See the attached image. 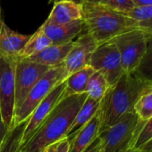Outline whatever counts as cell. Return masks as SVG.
I'll return each mask as SVG.
<instances>
[{"label":"cell","mask_w":152,"mask_h":152,"mask_svg":"<svg viewBox=\"0 0 152 152\" xmlns=\"http://www.w3.org/2000/svg\"><path fill=\"white\" fill-rule=\"evenodd\" d=\"M101 149V140L98 137L83 152H100Z\"/></svg>","instance_id":"f1b7e54d"},{"label":"cell","mask_w":152,"mask_h":152,"mask_svg":"<svg viewBox=\"0 0 152 152\" xmlns=\"http://www.w3.org/2000/svg\"><path fill=\"white\" fill-rule=\"evenodd\" d=\"M84 30L98 45L110 41L133 29L132 20L124 13L110 7L85 3L82 5Z\"/></svg>","instance_id":"3957f363"},{"label":"cell","mask_w":152,"mask_h":152,"mask_svg":"<svg viewBox=\"0 0 152 152\" xmlns=\"http://www.w3.org/2000/svg\"><path fill=\"white\" fill-rule=\"evenodd\" d=\"M152 140V117L147 121H140L139 127L135 132L131 149L138 150L146 143Z\"/></svg>","instance_id":"d4e9b609"},{"label":"cell","mask_w":152,"mask_h":152,"mask_svg":"<svg viewBox=\"0 0 152 152\" xmlns=\"http://www.w3.org/2000/svg\"><path fill=\"white\" fill-rule=\"evenodd\" d=\"M89 65L95 72L103 74L110 86H113L124 73L118 48L112 40L97 47Z\"/></svg>","instance_id":"ba28073f"},{"label":"cell","mask_w":152,"mask_h":152,"mask_svg":"<svg viewBox=\"0 0 152 152\" xmlns=\"http://www.w3.org/2000/svg\"><path fill=\"white\" fill-rule=\"evenodd\" d=\"M147 35L132 29L112 39L118 48L122 66L125 73H133L139 66L147 48Z\"/></svg>","instance_id":"8992f818"},{"label":"cell","mask_w":152,"mask_h":152,"mask_svg":"<svg viewBox=\"0 0 152 152\" xmlns=\"http://www.w3.org/2000/svg\"><path fill=\"white\" fill-rule=\"evenodd\" d=\"M101 4L107 6V7H110L112 8H115V9H117L115 4L114 2V0H101Z\"/></svg>","instance_id":"836d02e7"},{"label":"cell","mask_w":152,"mask_h":152,"mask_svg":"<svg viewBox=\"0 0 152 152\" xmlns=\"http://www.w3.org/2000/svg\"><path fill=\"white\" fill-rule=\"evenodd\" d=\"M114 2L116 6L117 10L124 14H126L135 7L132 2V0H114Z\"/></svg>","instance_id":"484cf974"},{"label":"cell","mask_w":152,"mask_h":152,"mask_svg":"<svg viewBox=\"0 0 152 152\" xmlns=\"http://www.w3.org/2000/svg\"><path fill=\"white\" fill-rule=\"evenodd\" d=\"M50 45H52L51 40L44 34L40 28H39L37 31L31 35L29 40L22 50L19 58H29Z\"/></svg>","instance_id":"ffe728a7"},{"label":"cell","mask_w":152,"mask_h":152,"mask_svg":"<svg viewBox=\"0 0 152 152\" xmlns=\"http://www.w3.org/2000/svg\"><path fill=\"white\" fill-rule=\"evenodd\" d=\"M49 69L48 66L28 59L17 58L15 69V110L22 105L31 88Z\"/></svg>","instance_id":"9c48e42d"},{"label":"cell","mask_w":152,"mask_h":152,"mask_svg":"<svg viewBox=\"0 0 152 152\" xmlns=\"http://www.w3.org/2000/svg\"><path fill=\"white\" fill-rule=\"evenodd\" d=\"M56 146H57V142L56 143H53L48 147H46L41 152H56Z\"/></svg>","instance_id":"d6a6232c"},{"label":"cell","mask_w":152,"mask_h":152,"mask_svg":"<svg viewBox=\"0 0 152 152\" xmlns=\"http://www.w3.org/2000/svg\"><path fill=\"white\" fill-rule=\"evenodd\" d=\"M87 97L86 93H83L60 100L34 135L22 147V152H41L46 147L65 138Z\"/></svg>","instance_id":"7a4b0ae2"},{"label":"cell","mask_w":152,"mask_h":152,"mask_svg":"<svg viewBox=\"0 0 152 152\" xmlns=\"http://www.w3.org/2000/svg\"><path fill=\"white\" fill-rule=\"evenodd\" d=\"M2 17H3V16H1V17H0V20H1V18H2Z\"/></svg>","instance_id":"74e56055"},{"label":"cell","mask_w":152,"mask_h":152,"mask_svg":"<svg viewBox=\"0 0 152 152\" xmlns=\"http://www.w3.org/2000/svg\"><path fill=\"white\" fill-rule=\"evenodd\" d=\"M67 76L64 65L50 68L31 88L22 105L15 110L13 126L20 124L27 120L37 106L56 85L63 83Z\"/></svg>","instance_id":"277c9868"},{"label":"cell","mask_w":152,"mask_h":152,"mask_svg":"<svg viewBox=\"0 0 152 152\" xmlns=\"http://www.w3.org/2000/svg\"><path fill=\"white\" fill-rule=\"evenodd\" d=\"M150 88L151 82L138 78L133 73L124 72L113 86H110L100 101L99 133L115 124L127 113L133 111L139 97Z\"/></svg>","instance_id":"6da1fadb"},{"label":"cell","mask_w":152,"mask_h":152,"mask_svg":"<svg viewBox=\"0 0 152 152\" xmlns=\"http://www.w3.org/2000/svg\"><path fill=\"white\" fill-rule=\"evenodd\" d=\"M140 120L134 111L124 115L115 124L99 133L100 152H126L131 149Z\"/></svg>","instance_id":"5b68a950"},{"label":"cell","mask_w":152,"mask_h":152,"mask_svg":"<svg viewBox=\"0 0 152 152\" xmlns=\"http://www.w3.org/2000/svg\"><path fill=\"white\" fill-rule=\"evenodd\" d=\"M99 107L100 101L87 97L86 100L81 107L77 115H76L73 122L72 123L65 137L69 140H71L96 115V114L99 112Z\"/></svg>","instance_id":"e0dca14e"},{"label":"cell","mask_w":152,"mask_h":152,"mask_svg":"<svg viewBox=\"0 0 152 152\" xmlns=\"http://www.w3.org/2000/svg\"><path fill=\"white\" fill-rule=\"evenodd\" d=\"M8 132H9V129L6 126L5 123L2 119L1 113H0V149H1V148L5 142V140L8 134Z\"/></svg>","instance_id":"4316f807"},{"label":"cell","mask_w":152,"mask_h":152,"mask_svg":"<svg viewBox=\"0 0 152 152\" xmlns=\"http://www.w3.org/2000/svg\"><path fill=\"white\" fill-rule=\"evenodd\" d=\"M64 88L65 83L64 81L60 84L56 85L31 113L30 117L27 119V124L23 136L22 147L30 140V139L34 135V133L41 125V124L44 122V120L48 117V115L51 113L54 107L62 99Z\"/></svg>","instance_id":"30bf717a"},{"label":"cell","mask_w":152,"mask_h":152,"mask_svg":"<svg viewBox=\"0 0 152 152\" xmlns=\"http://www.w3.org/2000/svg\"><path fill=\"white\" fill-rule=\"evenodd\" d=\"M100 119L96 115L70 140L69 152H83L99 135Z\"/></svg>","instance_id":"2e32d148"},{"label":"cell","mask_w":152,"mask_h":152,"mask_svg":"<svg viewBox=\"0 0 152 152\" xmlns=\"http://www.w3.org/2000/svg\"><path fill=\"white\" fill-rule=\"evenodd\" d=\"M30 37L31 35L13 31L7 25L2 17L0 20V56L9 59L19 58Z\"/></svg>","instance_id":"7c38bea8"},{"label":"cell","mask_w":152,"mask_h":152,"mask_svg":"<svg viewBox=\"0 0 152 152\" xmlns=\"http://www.w3.org/2000/svg\"><path fill=\"white\" fill-rule=\"evenodd\" d=\"M69 149H70V140L66 137L57 141L56 152H69Z\"/></svg>","instance_id":"83f0119b"},{"label":"cell","mask_w":152,"mask_h":152,"mask_svg":"<svg viewBox=\"0 0 152 152\" xmlns=\"http://www.w3.org/2000/svg\"><path fill=\"white\" fill-rule=\"evenodd\" d=\"M39 28L51 40L52 44L72 42L76 37L80 36L85 31L83 19L66 24H56L45 21Z\"/></svg>","instance_id":"4fadbf2b"},{"label":"cell","mask_w":152,"mask_h":152,"mask_svg":"<svg viewBox=\"0 0 152 152\" xmlns=\"http://www.w3.org/2000/svg\"><path fill=\"white\" fill-rule=\"evenodd\" d=\"M133 111L142 122L152 117V88L144 91L137 99Z\"/></svg>","instance_id":"cb8c5ba5"},{"label":"cell","mask_w":152,"mask_h":152,"mask_svg":"<svg viewBox=\"0 0 152 152\" xmlns=\"http://www.w3.org/2000/svg\"><path fill=\"white\" fill-rule=\"evenodd\" d=\"M86 3L99 5V4H101V0H86Z\"/></svg>","instance_id":"e575fe53"},{"label":"cell","mask_w":152,"mask_h":152,"mask_svg":"<svg viewBox=\"0 0 152 152\" xmlns=\"http://www.w3.org/2000/svg\"><path fill=\"white\" fill-rule=\"evenodd\" d=\"M126 152H143V151H141V150H133V149H129L128 151H126Z\"/></svg>","instance_id":"d590c367"},{"label":"cell","mask_w":152,"mask_h":152,"mask_svg":"<svg viewBox=\"0 0 152 152\" xmlns=\"http://www.w3.org/2000/svg\"><path fill=\"white\" fill-rule=\"evenodd\" d=\"M17 59L0 56V113L6 126H13L15 111V69Z\"/></svg>","instance_id":"52a82bcc"},{"label":"cell","mask_w":152,"mask_h":152,"mask_svg":"<svg viewBox=\"0 0 152 152\" xmlns=\"http://www.w3.org/2000/svg\"><path fill=\"white\" fill-rule=\"evenodd\" d=\"M26 124L27 120L9 130L0 152H22V141Z\"/></svg>","instance_id":"7402d4cb"},{"label":"cell","mask_w":152,"mask_h":152,"mask_svg":"<svg viewBox=\"0 0 152 152\" xmlns=\"http://www.w3.org/2000/svg\"><path fill=\"white\" fill-rule=\"evenodd\" d=\"M98 46L93 37L85 31L77 39L73 40V46L63 64L67 75L89 65L91 57Z\"/></svg>","instance_id":"8fae6325"},{"label":"cell","mask_w":152,"mask_h":152,"mask_svg":"<svg viewBox=\"0 0 152 152\" xmlns=\"http://www.w3.org/2000/svg\"><path fill=\"white\" fill-rule=\"evenodd\" d=\"M125 15L132 20L133 29L141 31L147 37L152 35V6L134 7Z\"/></svg>","instance_id":"d6986e66"},{"label":"cell","mask_w":152,"mask_h":152,"mask_svg":"<svg viewBox=\"0 0 152 152\" xmlns=\"http://www.w3.org/2000/svg\"><path fill=\"white\" fill-rule=\"evenodd\" d=\"M95 71L90 65L71 73L64 80L65 88L62 96V99L72 95H79L86 93V86L90 77ZM61 99V100H62Z\"/></svg>","instance_id":"ac0fdd59"},{"label":"cell","mask_w":152,"mask_h":152,"mask_svg":"<svg viewBox=\"0 0 152 152\" xmlns=\"http://www.w3.org/2000/svg\"><path fill=\"white\" fill-rule=\"evenodd\" d=\"M2 16V10H1V7H0V17Z\"/></svg>","instance_id":"8d00e7d4"},{"label":"cell","mask_w":152,"mask_h":152,"mask_svg":"<svg viewBox=\"0 0 152 152\" xmlns=\"http://www.w3.org/2000/svg\"><path fill=\"white\" fill-rule=\"evenodd\" d=\"M138 150H141L143 152H152V140H149L148 143H146L142 148H140Z\"/></svg>","instance_id":"1f68e13d"},{"label":"cell","mask_w":152,"mask_h":152,"mask_svg":"<svg viewBox=\"0 0 152 152\" xmlns=\"http://www.w3.org/2000/svg\"><path fill=\"white\" fill-rule=\"evenodd\" d=\"M49 4H55V3H57V2H60V1H72L73 3H76L78 5H83L86 3V0H48Z\"/></svg>","instance_id":"4dcf8cb0"},{"label":"cell","mask_w":152,"mask_h":152,"mask_svg":"<svg viewBox=\"0 0 152 152\" xmlns=\"http://www.w3.org/2000/svg\"><path fill=\"white\" fill-rule=\"evenodd\" d=\"M72 46L73 41L64 44H52L38 54L24 59L31 60L50 68L63 66L64 62Z\"/></svg>","instance_id":"5bb4252c"},{"label":"cell","mask_w":152,"mask_h":152,"mask_svg":"<svg viewBox=\"0 0 152 152\" xmlns=\"http://www.w3.org/2000/svg\"><path fill=\"white\" fill-rule=\"evenodd\" d=\"M135 7H149L152 6V0H132Z\"/></svg>","instance_id":"f546056e"},{"label":"cell","mask_w":152,"mask_h":152,"mask_svg":"<svg viewBox=\"0 0 152 152\" xmlns=\"http://www.w3.org/2000/svg\"><path fill=\"white\" fill-rule=\"evenodd\" d=\"M109 88L110 85L105 76L99 72H94L88 81L85 92L88 98L101 101Z\"/></svg>","instance_id":"44dd1931"},{"label":"cell","mask_w":152,"mask_h":152,"mask_svg":"<svg viewBox=\"0 0 152 152\" xmlns=\"http://www.w3.org/2000/svg\"><path fill=\"white\" fill-rule=\"evenodd\" d=\"M82 19L83 8L81 5L72 1H60L54 4L46 21L56 24H66Z\"/></svg>","instance_id":"9a60e30c"},{"label":"cell","mask_w":152,"mask_h":152,"mask_svg":"<svg viewBox=\"0 0 152 152\" xmlns=\"http://www.w3.org/2000/svg\"><path fill=\"white\" fill-rule=\"evenodd\" d=\"M145 54L133 74L138 78L152 83V35L147 37Z\"/></svg>","instance_id":"603a6c76"}]
</instances>
